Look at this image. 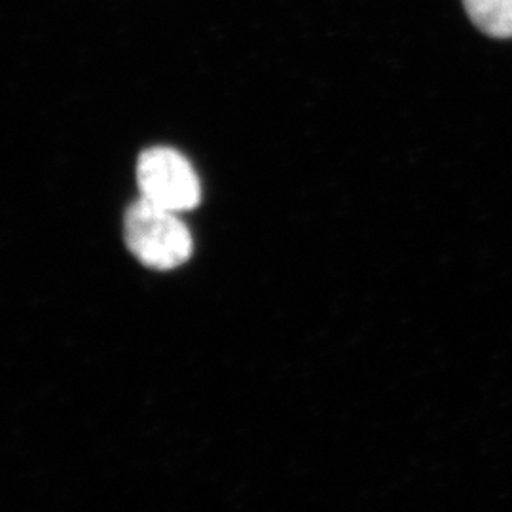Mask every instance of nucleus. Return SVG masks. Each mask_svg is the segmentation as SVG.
<instances>
[{
	"label": "nucleus",
	"mask_w": 512,
	"mask_h": 512,
	"mask_svg": "<svg viewBox=\"0 0 512 512\" xmlns=\"http://www.w3.org/2000/svg\"><path fill=\"white\" fill-rule=\"evenodd\" d=\"M476 27L494 38H512V0H463Z\"/></svg>",
	"instance_id": "3"
},
{
	"label": "nucleus",
	"mask_w": 512,
	"mask_h": 512,
	"mask_svg": "<svg viewBox=\"0 0 512 512\" xmlns=\"http://www.w3.org/2000/svg\"><path fill=\"white\" fill-rule=\"evenodd\" d=\"M137 184L143 200L173 213L192 211L202 200L198 173L173 148L145 150L137 162Z\"/></svg>",
	"instance_id": "2"
},
{
	"label": "nucleus",
	"mask_w": 512,
	"mask_h": 512,
	"mask_svg": "<svg viewBox=\"0 0 512 512\" xmlns=\"http://www.w3.org/2000/svg\"><path fill=\"white\" fill-rule=\"evenodd\" d=\"M124 234L133 256L154 270L179 268L194 251L190 230L179 219V213L143 198L129 207Z\"/></svg>",
	"instance_id": "1"
}]
</instances>
